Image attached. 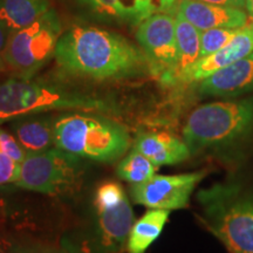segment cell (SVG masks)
Here are the masks:
<instances>
[{
    "label": "cell",
    "instance_id": "obj_3",
    "mask_svg": "<svg viewBox=\"0 0 253 253\" xmlns=\"http://www.w3.org/2000/svg\"><path fill=\"white\" fill-rule=\"evenodd\" d=\"M54 145L81 158L112 163L126 153L130 136L125 126L106 116L72 113L54 118Z\"/></svg>",
    "mask_w": 253,
    "mask_h": 253
},
{
    "label": "cell",
    "instance_id": "obj_4",
    "mask_svg": "<svg viewBox=\"0 0 253 253\" xmlns=\"http://www.w3.org/2000/svg\"><path fill=\"white\" fill-rule=\"evenodd\" d=\"M197 199L205 225L230 253H253V195L238 183H218Z\"/></svg>",
    "mask_w": 253,
    "mask_h": 253
},
{
    "label": "cell",
    "instance_id": "obj_6",
    "mask_svg": "<svg viewBox=\"0 0 253 253\" xmlns=\"http://www.w3.org/2000/svg\"><path fill=\"white\" fill-rule=\"evenodd\" d=\"M95 223L90 235L66 246L69 253H122L134 225V212L122 185L107 182L94 197Z\"/></svg>",
    "mask_w": 253,
    "mask_h": 253
},
{
    "label": "cell",
    "instance_id": "obj_15",
    "mask_svg": "<svg viewBox=\"0 0 253 253\" xmlns=\"http://www.w3.org/2000/svg\"><path fill=\"white\" fill-rule=\"evenodd\" d=\"M17 121L12 126L14 137L28 153H40L54 145V119L32 118Z\"/></svg>",
    "mask_w": 253,
    "mask_h": 253
},
{
    "label": "cell",
    "instance_id": "obj_18",
    "mask_svg": "<svg viewBox=\"0 0 253 253\" xmlns=\"http://www.w3.org/2000/svg\"><path fill=\"white\" fill-rule=\"evenodd\" d=\"M49 9V0H0V21L15 32L30 26Z\"/></svg>",
    "mask_w": 253,
    "mask_h": 253
},
{
    "label": "cell",
    "instance_id": "obj_21",
    "mask_svg": "<svg viewBox=\"0 0 253 253\" xmlns=\"http://www.w3.org/2000/svg\"><path fill=\"white\" fill-rule=\"evenodd\" d=\"M100 18L109 21L126 23V14L120 0H78Z\"/></svg>",
    "mask_w": 253,
    "mask_h": 253
},
{
    "label": "cell",
    "instance_id": "obj_25",
    "mask_svg": "<svg viewBox=\"0 0 253 253\" xmlns=\"http://www.w3.org/2000/svg\"><path fill=\"white\" fill-rule=\"evenodd\" d=\"M12 32L0 21V69L5 67V50Z\"/></svg>",
    "mask_w": 253,
    "mask_h": 253
},
{
    "label": "cell",
    "instance_id": "obj_22",
    "mask_svg": "<svg viewBox=\"0 0 253 253\" xmlns=\"http://www.w3.org/2000/svg\"><path fill=\"white\" fill-rule=\"evenodd\" d=\"M20 164L0 151V185L17 183L20 177Z\"/></svg>",
    "mask_w": 253,
    "mask_h": 253
},
{
    "label": "cell",
    "instance_id": "obj_10",
    "mask_svg": "<svg viewBox=\"0 0 253 253\" xmlns=\"http://www.w3.org/2000/svg\"><path fill=\"white\" fill-rule=\"evenodd\" d=\"M205 171L182 175H155L148 181L132 184L131 196L135 203L150 209L179 210L189 205L190 197L204 177Z\"/></svg>",
    "mask_w": 253,
    "mask_h": 253
},
{
    "label": "cell",
    "instance_id": "obj_14",
    "mask_svg": "<svg viewBox=\"0 0 253 253\" xmlns=\"http://www.w3.org/2000/svg\"><path fill=\"white\" fill-rule=\"evenodd\" d=\"M134 148L157 167L178 164L188 160L191 155L184 141L167 132L140 134Z\"/></svg>",
    "mask_w": 253,
    "mask_h": 253
},
{
    "label": "cell",
    "instance_id": "obj_2",
    "mask_svg": "<svg viewBox=\"0 0 253 253\" xmlns=\"http://www.w3.org/2000/svg\"><path fill=\"white\" fill-rule=\"evenodd\" d=\"M252 135L253 97L199 106L183 128V141L191 155L229 149Z\"/></svg>",
    "mask_w": 253,
    "mask_h": 253
},
{
    "label": "cell",
    "instance_id": "obj_23",
    "mask_svg": "<svg viewBox=\"0 0 253 253\" xmlns=\"http://www.w3.org/2000/svg\"><path fill=\"white\" fill-rule=\"evenodd\" d=\"M0 151L19 163L23 162L27 155V151L21 147L17 138L4 130H0Z\"/></svg>",
    "mask_w": 253,
    "mask_h": 253
},
{
    "label": "cell",
    "instance_id": "obj_5",
    "mask_svg": "<svg viewBox=\"0 0 253 253\" xmlns=\"http://www.w3.org/2000/svg\"><path fill=\"white\" fill-rule=\"evenodd\" d=\"M99 99L25 78H11L0 84V125L15 119L54 110H106Z\"/></svg>",
    "mask_w": 253,
    "mask_h": 253
},
{
    "label": "cell",
    "instance_id": "obj_1",
    "mask_svg": "<svg viewBox=\"0 0 253 253\" xmlns=\"http://www.w3.org/2000/svg\"><path fill=\"white\" fill-rule=\"evenodd\" d=\"M54 56L65 72L91 80H121L151 73L143 50L118 33L95 27L69 28L60 37Z\"/></svg>",
    "mask_w": 253,
    "mask_h": 253
},
{
    "label": "cell",
    "instance_id": "obj_7",
    "mask_svg": "<svg viewBox=\"0 0 253 253\" xmlns=\"http://www.w3.org/2000/svg\"><path fill=\"white\" fill-rule=\"evenodd\" d=\"M61 32V21L54 9L30 26L12 32L5 50V66L18 77L30 79L54 56Z\"/></svg>",
    "mask_w": 253,
    "mask_h": 253
},
{
    "label": "cell",
    "instance_id": "obj_28",
    "mask_svg": "<svg viewBox=\"0 0 253 253\" xmlns=\"http://www.w3.org/2000/svg\"><path fill=\"white\" fill-rule=\"evenodd\" d=\"M245 7L248 9L250 17L252 18V21H253V0H246Z\"/></svg>",
    "mask_w": 253,
    "mask_h": 253
},
{
    "label": "cell",
    "instance_id": "obj_16",
    "mask_svg": "<svg viewBox=\"0 0 253 253\" xmlns=\"http://www.w3.org/2000/svg\"><path fill=\"white\" fill-rule=\"evenodd\" d=\"M177 66L173 82L183 78L196 62L201 59V31L176 12Z\"/></svg>",
    "mask_w": 253,
    "mask_h": 253
},
{
    "label": "cell",
    "instance_id": "obj_24",
    "mask_svg": "<svg viewBox=\"0 0 253 253\" xmlns=\"http://www.w3.org/2000/svg\"><path fill=\"white\" fill-rule=\"evenodd\" d=\"M8 253H69L66 249L43 244L39 242H15L12 243Z\"/></svg>",
    "mask_w": 253,
    "mask_h": 253
},
{
    "label": "cell",
    "instance_id": "obj_29",
    "mask_svg": "<svg viewBox=\"0 0 253 253\" xmlns=\"http://www.w3.org/2000/svg\"><path fill=\"white\" fill-rule=\"evenodd\" d=\"M5 211H6V208H5V201L0 197V219H4L5 217Z\"/></svg>",
    "mask_w": 253,
    "mask_h": 253
},
{
    "label": "cell",
    "instance_id": "obj_26",
    "mask_svg": "<svg viewBox=\"0 0 253 253\" xmlns=\"http://www.w3.org/2000/svg\"><path fill=\"white\" fill-rule=\"evenodd\" d=\"M198 1L219 6H230V7L236 8H243L246 4V0H198Z\"/></svg>",
    "mask_w": 253,
    "mask_h": 253
},
{
    "label": "cell",
    "instance_id": "obj_27",
    "mask_svg": "<svg viewBox=\"0 0 253 253\" xmlns=\"http://www.w3.org/2000/svg\"><path fill=\"white\" fill-rule=\"evenodd\" d=\"M11 245H12L11 240L7 239V237H5L1 232H0V253L8 252Z\"/></svg>",
    "mask_w": 253,
    "mask_h": 253
},
{
    "label": "cell",
    "instance_id": "obj_12",
    "mask_svg": "<svg viewBox=\"0 0 253 253\" xmlns=\"http://www.w3.org/2000/svg\"><path fill=\"white\" fill-rule=\"evenodd\" d=\"M202 95L236 97L253 91V53L199 81Z\"/></svg>",
    "mask_w": 253,
    "mask_h": 253
},
{
    "label": "cell",
    "instance_id": "obj_30",
    "mask_svg": "<svg viewBox=\"0 0 253 253\" xmlns=\"http://www.w3.org/2000/svg\"><path fill=\"white\" fill-rule=\"evenodd\" d=\"M2 253H8V252H2Z\"/></svg>",
    "mask_w": 253,
    "mask_h": 253
},
{
    "label": "cell",
    "instance_id": "obj_8",
    "mask_svg": "<svg viewBox=\"0 0 253 253\" xmlns=\"http://www.w3.org/2000/svg\"><path fill=\"white\" fill-rule=\"evenodd\" d=\"M81 157L50 148L40 153H28L20 164L19 188L46 195L72 192L80 184Z\"/></svg>",
    "mask_w": 253,
    "mask_h": 253
},
{
    "label": "cell",
    "instance_id": "obj_19",
    "mask_svg": "<svg viewBox=\"0 0 253 253\" xmlns=\"http://www.w3.org/2000/svg\"><path fill=\"white\" fill-rule=\"evenodd\" d=\"M158 167L137 149L132 150L123 158L118 167V175L123 181L132 184L145 182L156 175Z\"/></svg>",
    "mask_w": 253,
    "mask_h": 253
},
{
    "label": "cell",
    "instance_id": "obj_11",
    "mask_svg": "<svg viewBox=\"0 0 253 253\" xmlns=\"http://www.w3.org/2000/svg\"><path fill=\"white\" fill-rule=\"evenodd\" d=\"M253 53V23L240 28L225 47L213 54L199 59L183 75L182 82H197L207 79L221 68L232 65Z\"/></svg>",
    "mask_w": 253,
    "mask_h": 253
},
{
    "label": "cell",
    "instance_id": "obj_17",
    "mask_svg": "<svg viewBox=\"0 0 253 253\" xmlns=\"http://www.w3.org/2000/svg\"><path fill=\"white\" fill-rule=\"evenodd\" d=\"M169 210L153 209L136 220L126 242L128 253H144L149 246L161 236L166 226Z\"/></svg>",
    "mask_w": 253,
    "mask_h": 253
},
{
    "label": "cell",
    "instance_id": "obj_13",
    "mask_svg": "<svg viewBox=\"0 0 253 253\" xmlns=\"http://www.w3.org/2000/svg\"><path fill=\"white\" fill-rule=\"evenodd\" d=\"M177 13L184 17L199 31L210 28H243L248 25V14L242 8L219 6L198 0H181Z\"/></svg>",
    "mask_w": 253,
    "mask_h": 253
},
{
    "label": "cell",
    "instance_id": "obj_9",
    "mask_svg": "<svg viewBox=\"0 0 253 253\" xmlns=\"http://www.w3.org/2000/svg\"><path fill=\"white\" fill-rule=\"evenodd\" d=\"M136 39L149 60L151 73L173 82L178 59L176 18L168 13L150 15L138 25Z\"/></svg>",
    "mask_w": 253,
    "mask_h": 253
},
{
    "label": "cell",
    "instance_id": "obj_20",
    "mask_svg": "<svg viewBox=\"0 0 253 253\" xmlns=\"http://www.w3.org/2000/svg\"><path fill=\"white\" fill-rule=\"evenodd\" d=\"M240 28H210L201 31V59L225 47Z\"/></svg>",
    "mask_w": 253,
    "mask_h": 253
}]
</instances>
